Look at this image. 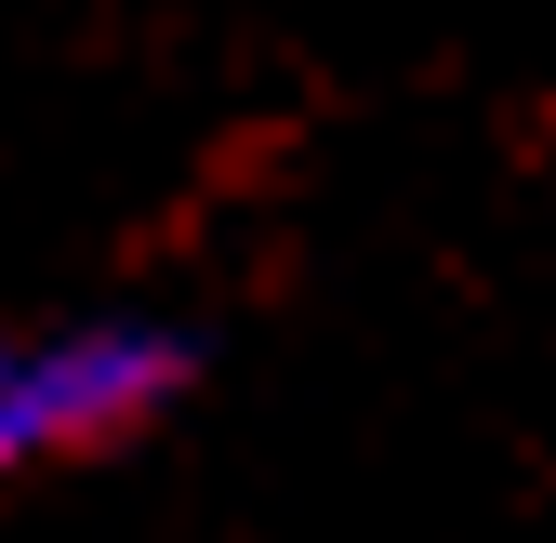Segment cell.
<instances>
[{
	"instance_id": "1",
	"label": "cell",
	"mask_w": 556,
	"mask_h": 543,
	"mask_svg": "<svg viewBox=\"0 0 556 543\" xmlns=\"http://www.w3.org/2000/svg\"><path fill=\"white\" fill-rule=\"evenodd\" d=\"M213 384V331L186 305H27L0 318V491L80 478V464L160 438L186 397Z\"/></svg>"
}]
</instances>
